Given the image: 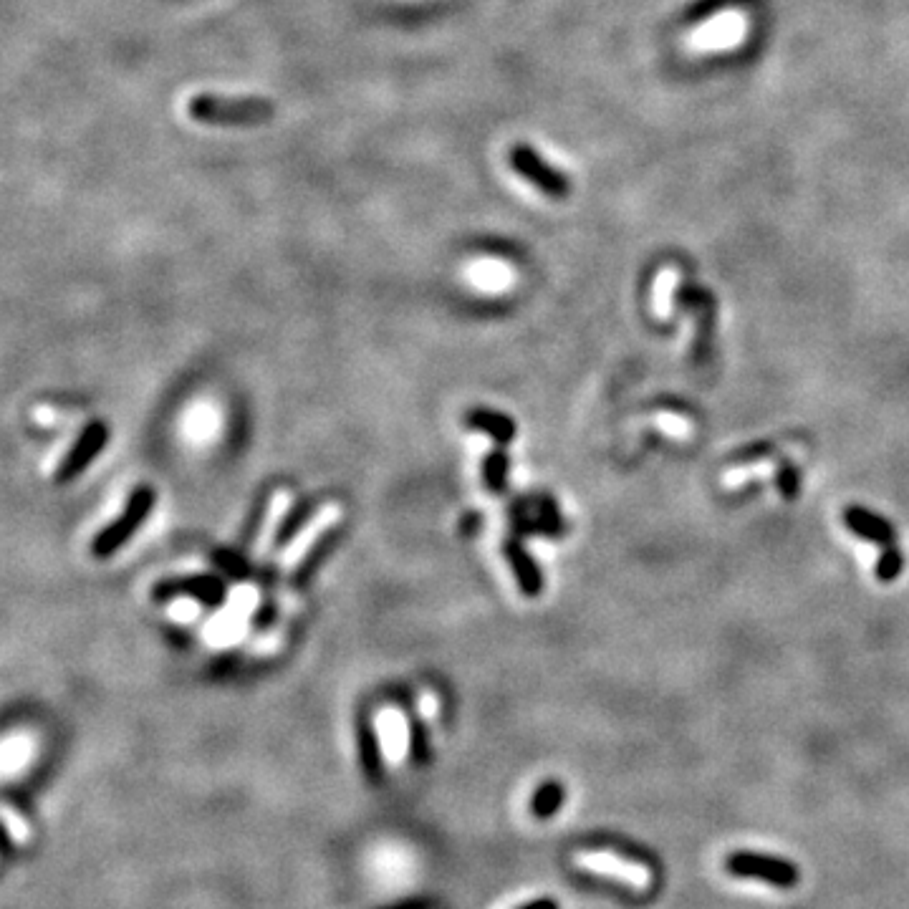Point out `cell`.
Masks as SVG:
<instances>
[{"label": "cell", "mask_w": 909, "mask_h": 909, "mask_svg": "<svg viewBox=\"0 0 909 909\" xmlns=\"http://www.w3.org/2000/svg\"><path fill=\"white\" fill-rule=\"evenodd\" d=\"M844 526L846 531H851L854 536H859L862 541L877 543V546H897V531L887 518H882L879 513L862 508V505H849L844 508Z\"/></svg>", "instance_id": "ba28073f"}, {"label": "cell", "mask_w": 909, "mask_h": 909, "mask_svg": "<svg viewBox=\"0 0 909 909\" xmlns=\"http://www.w3.org/2000/svg\"><path fill=\"white\" fill-rule=\"evenodd\" d=\"M725 867L733 877L743 879H761V882L773 884V887L788 889L798 882V869L793 862L778 859L768 854H753V851H733L725 859Z\"/></svg>", "instance_id": "3957f363"}, {"label": "cell", "mask_w": 909, "mask_h": 909, "mask_svg": "<svg viewBox=\"0 0 909 909\" xmlns=\"http://www.w3.org/2000/svg\"><path fill=\"white\" fill-rule=\"evenodd\" d=\"M3 821H6V826H8V836H11L16 844H21V841L28 839L26 821H23L21 816H16V811H13L11 806H3Z\"/></svg>", "instance_id": "44dd1931"}, {"label": "cell", "mask_w": 909, "mask_h": 909, "mask_svg": "<svg viewBox=\"0 0 909 909\" xmlns=\"http://www.w3.org/2000/svg\"><path fill=\"white\" fill-rule=\"evenodd\" d=\"M379 743H382V753L392 763L402 761L404 755H407L410 733H407V723L402 720V715L384 713L379 718Z\"/></svg>", "instance_id": "8fae6325"}, {"label": "cell", "mask_w": 909, "mask_h": 909, "mask_svg": "<svg viewBox=\"0 0 909 909\" xmlns=\"http://www.w3.org/2000/svg\"><path fill=\"white\" fill-rule=\"evenodd\" d=\"M523 909H559V904L551 902V899H541V902H533Z\"/></svg>", "instance_id": "603a6c76"}, {"label": "cell", "mask_w": 909, "mask_h": 909, "mask_svg": "<svg viewBox=\"0 0 909 909\" xmlns=\"http://www.w3.org/2000/svg\"><path fill=\"white\" fill-rule=\"evenodd\" d=\"M561 803H564V788H561V783L548 781L543 783V786L538 788L536 796H533V814H536L538 819H548V816H553L559 811Z\"/></svg>", "instance_id": "2e32d148"}, {"label": "cell", "mask_w": 909, "mask_h": 909, "mask_svg": "<svg viewBox=\"0 0 909 909\" xmlns=\"http://www.w3.org/2000/svg\"><path fill=\"white\" fill-rule=\"evenodd\" d=\"M157 503V493L155 488H149V485H137L129 495L127 505H124L122 516L114 518L104 531H99L91 541V553H94L96 559H112L114 553L122 551L129 541H132L134 533L144 526V521L149 518L152 508Z\"/></svg>", "instance_id": "7a4b0ae2"}, {"label": "cell", "mask_w": 909, "mask_h": 909, "mask_svg": "<svg viewBox=\"0 0 909 909\" xmlns=\"http://www.w3.org/2000/svg\"><path fill=\"white\" fill-rule=\"evenodd\" d=\"M334 538H336V531H334V528H329V531H324V536H321L319 541H316L314 546L309 548V551L303 553L301 566H298V571H296L298 584H303L306 579H311V574H314V571L319 569L321 559H324L326 553H329V548H331V543H334Z\"/></svg>", "instance_id": "9a60e30c"}, {"label": "cell", "mask_w": 909, "mask_h": 909, "mask_svg": "<svg viewBox=\"0 0 909 909\" xmlns=\"http://www.w3.org/2000/svg\"><path fill=\"white\" fill-rule=\"evenodd\" d=\"M576 864L584 869H589V872L609 874V877H614V879H622V882L632 884V887H637V889L649 887V882H652L647 867L627 862V859H619V856H614V854H604V851H594V854H579L576 856Z\"/></svg>", "instance_id": "52a82bcc"}, {"label": "cell", "mask_w": 909, "mask_h": 909, "mask_svg": "<svg viewBox=\"0 0 909 909\" xmlns=\"http://www.w3.org/2000/svg\"><path fill=\"white\" fill-rule=\"evenodd\" d=\"M192 119L213 127H258L273 117V104L268 99H228V96L197 94L187 107Z\"/></svg>", "instance_id": "6da1fadb"}, {"label": "cell", "mask_w": 909, "mask_h": 909, "mask_svg": "<svg viewBox=\"0 0 909 909\" xmlns=\"http://www.w3.org/2000/svg\"><path fill=\"white\" fill-rule=\"evenodd\" d=\"M213 559H215V564H218L220 569L225 571V574L235 576V579H245V576L250 574L248 564H245V559L240 556V553H235V551H215Z\"/></svg>", "instance_id": "ac0fdd59"}, {"label": "cell", "mask_w": 909, "mask_h": 909, "mask_svg": "<svg viewBox=\"0 0 909 909\" xmlns=\"http://www.w3.org/2000/svg\"><path fill=\"white\" fill-rule=\"evenodd\" d=\"M508 475H511V458L508 452L493 450L483 460V483L490 493L500 495L508 490Z\"/></svg>", "instance_id": "4fadbf2b"}, {"label": "cell", "mask_w": 909, "mask_h": 909, "mask_svg": "<svg viewBox=\"0 0 909 909\" xmlns=\"http://www.w3.org/2000/svg\"><path fill=\"white\" fill-rule=\"evenodd\" d=\"M177 596H190V599L202 601L205 606H220L228 596V586L223 579L213 574L197 576H180V579H167L155 586V599L167 601Z\"/></svg>", "instance_id": "5b68a950"}, {"label": "cell", "mask_w": 909, "mask_h": 909, "mask_svg": "<svg viewBox=\"0 0 909 909\" xmlns=\"http://www.w3.org/2000/svg\"><path fill=\"white\" fill-rule=\"evenodd\" d=\"M778 490H781L783 498L788 500L796 498L798 490H801V475H798L796 465L788 463V460L778 465Z\"/></svg>", "instance_id": "d6986e66"}, {"label": "cell", "mask_w": 909, "mask_h": 909, "mask_svg": "<svg viewBox=\"0 0 909 909\" xmlns=\"http://www.w3.org/2000/svg\"><path fill=\"white\" fill-rule=\"evenodd\" d=\"M904 571V556L897 546H887L882 548L877 559V579L879 581H894L899 579Z\"/></svg>", "instance_id": "e0dca14e"}, {"label": "cell", "mask_w": 909, "mask_h": 909, "mask_svg": "<svg viewBox=\"0 0 909 909\" xmlns=\"http://www.w3.org/2000/svg\"><path fill=\"white\" fill-rule=\"evenodd\" d=\"M465 425L475 432H483L488 435L490 440L498 442V445H511L518 435V427L513 417H508L505 412L498 410H488V407H473V410L465 415Z\"/></svg>", "instance_id": "30bf717a"}, {"label": "cell", "mask_w": 909, "mask_h": 909, "mask_svg": "<svg viewBox=\"0 0 909 909\" xmlns=\"http://www.w3.org/2000/svg\"><path fill=\"white\" fill-rule=\"evenodd\" d=\"M273 612H276V609H273V604H266L261 609V612L256 614V629H263V627H268V624H271V619H273Z\"/></svg>", "instance_id": "7402d4cb"}, {"label": "cell", "mask_w": 909, "mask_h": 909, "mask_svg": "<svg viewBox=\"0 0 909 909\" xmlns=\"http://www.w3.org/2000/svg\"><path fill=\"white\" fill-rule=\"evenodd\" d=\"M511 162H513V167H516L518 175L526 177L528 182H533V185H536L538 190L546 192V195L564 197L566 192H569V182H566L559 172L551 170V167H548L531 147L513 149Z\"/></svg>", "instance_id": "8992f818"}, {"label": "cell", "mask_w": 909, "mask_h": 909, "mask_svg": "<svg viewBox=\"0 0 909 909\" xmlns=\"http://www.w3.org/2000/svg\"><path fill=\"white\" fill-rule=\"evenodd\" d=\"M314 511H316L314 503H298L296 508H291V511H288V516L283 518L281 528H278V533H276V548L286 546V543L291 541V538L296 536V533L301 531V528L311 521Z\"/></svg>", "instance_id": "5bb4252c"}, {"label": "cell", "mask_w": 909, "mask_h": 909, "mask_svg": "<svg viewBox=\"0 0 909 909\" xmlns=\"http://www.w3.org/2000/svg\"><path fill=\"white\" fill-rule=\"evenodd\" d=\"M740 36H743V21H740V16H723L713 26L702 28L695 36V41L700 46H725V43H735Z\"/></svg>", "instance_id": "7c38bea8"}, {"label": "cell", "mask_w": 909, "mask_h": 909, "mask_svg": "<svg viewBox=\"0 0 909 909\" xmlns=\"http://www.w3.org/2000/svg\"><path fill=\"white\" fill-rule=\"evenodd\" d=\"M503 556H505V561H508V566H511L513 576H516V584H518V589H521V594L528 596V599H536V596H541L543 574H541V569H538L536 559H533L531 553L526 551V546H523L518 538H511V541H505Z\"/></svg>", "instance_id": "9c48e42d"}, {"label": "cell", "mask_w": 909, "mask_h": 909, "mask_svg": "<svg viewBox=\"0 0 909 909\" xmlns=\"http://www.w3.org/2000/svg\"><path fill=\"white\" fill-rule=\"evenodd\" d=\"M109 442V425L104 420H91L84 430L79 432V437L74 440L71 450L66 452L61 460L59 470H56V483L66 485L71 480H76L79 475H84L89 470V465L99 458L104 447Z\"/></svg>", "instance_id": "277c9868"}, {"label": "cell", "mask_w": 909, "mask_h": 909, "mask_svg": "<svg viewBox=\"0 0 909 909\" xmlns=\"http://www.w3.org/2000/svg\"><path fill=\"white\" fill-rule=\"evenodd\" d=\"M473 276L475 281L483 283V286L485 283H488V286H503V283L508 281V271H505L503 266H498V263H480L473 271Z\"/></svg>", "instance_id": "ffe728a7"}]
</instances>
